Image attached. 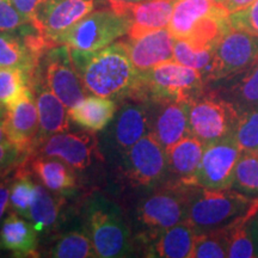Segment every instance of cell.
Returning <instances> with one entry per match:
<instances>
[{"label":"cell","instance_id":"obj_1","mask_svg":"<svg viewBox=\"0 0 258 258\" xmlns=\"http://www.w3.org/2000/svg\"><path fill=\"white\" fill-rule=\"evenodd\" d=\"M71 56L84 88L93 95L108 98L133 95L139 72L121 42L95 51L71 48Z\"/></svg>","mask_w":258,"mask_h":258},{"label":"cell","instance_id":"obj_2","mask_svg":"<svg viewBox=\"0 0 258 258\" xmlns=\"http://www.w3.org/2000/svg\"><path fill=\"white\" fill-rule=\"evenodd\" d=\"M203 84L205 78L199 71L170 60L139 72L132 98L159 104L167 102L190 103L202 95Z\"/></svg>","mask_w":258,"mask_h":258},{"label":"cell","instance_id":"obj_3","mask_svg":"<svg viewBox=\"0 0 258 258\" xmlns=\"http://www.w3.org/2000/svg\"><path fill=\"white\" fill-rule=\"evenodd\" d=\"M256 199L232 188L208 190L196 186L186 220L198 233L218 230L249 212Z\"/></svg>","mask_w":258,"mask_h":258},{"label":"cell","instance_id":"obj_4","mask_svg":"<svg viewBox=\"0 0 258 258\" xmlns=\"http://www.w3.org/2000/svg\"><path fill=\"white\" fill-rule=\"evenodd\" d=\"M86 228L98 257L118 258L132 252L131 232L121 209L109 200L98 196L90 201Z\"/></svg>","mask_w":258,"mask_h":258},{"label":"cell","instance_id":"obj_5","mask_svg":"<svg viewBox=\"0 0 258 258\" xmlns=\"http://www.w3.org/2000/svg\"><path fill=\"white\" fill-rule=\"evenodd\" d=\"M127 17L110 6L92 11L70 30L57 37L56 46L66 44L70 48L84 51H95L105 48L128 34Z\"/></svg>","mask_w":258,"mask_h":258},{"label":"cell","instance_id":"obj_6","mask_svg":"<svg viewBox=\"0 0 258 258\" xmlns=\"http://www.w3.org/2000/svg\"><path fill=\"white\" fill-rule=\"evenodd\" d=\"M196 185L173 182L145 199L138 208V217L147 228L150 238L186 220L189 203Z\"/></svg>","mask_w":258,"mask_h":258},{"label":"cell","instance_id":"obj_7","mask_svg":"<svg viewBox=\"0 0 258 258\" xmlns=\"http://www.w3.org/2000/svg\"><path fill=\"white\" fill-rule=\"evenodd\" d=\"M239 114L233 103L226 98L202 93L190 102V132L206 146L233 134Z\"/></svg>","mask_w":258,"mask_h":258},{"label":"cell","instance_id":"obj_8","mask_svg":"<svg viewBox=\"0 0 258 258\" xmlns=\"http://www.w3.org/2000/svg\"><path fill=\"white\" fill-rule=\"evenodd\" d=\"M258 56V36L230 28L215 47L214 57L205 82L230 80L243 73Z\"/></svg>","mask_w":258,"mask_h":258},{"label":"cell","instance_id":"obj_9","mask_svg":"<svg viewBox=\"0 0 258 258\" xmlns=\"http://www.w3.org/2000/svg\"><path fill=\"white\" fill-rule=\"evenodd\" d=\"M240 154L233 134L206 145L192 184L208 190L231 189Z\"/></svg>","mask_w":258,"mask_h":258},{"label":"cell","instance_id":"obj_10","mask_svg":"<svg viewBox=\"0 0 258 258\" xmlns=\"http://www.w3.org/2000/svg\"><path fill=\"white\" fill-rule=\"evenodd\" d=\"M51 44L31 23L11 31H0V67L19 69L32 77L42 54Z\"/></svg>","mask_w":258,"mask_h":258},{"label":"cell","instance_id":"obj_11","mask_svg":"<svg viewBox=\"0 0 258 258\" xmlns=\"http://www.w3.org/2000/svg\"><path fill=\"white\" fill-rule=\"evenodd\" d=\"M105 0H47L35 16L32 25L55 47L57 37L74 27Z\"/></svg>","mask_w":258,"mask_h":258},{"label":"cell","instance_id":"obj_12","mask_svg":"<svg viewBox=\"0 0 258 258\" xmlns=\"http://www.w3.org/2000/svg\"><path fill=\"white\" fill-rule=\"evenodd\" d=\"M124 167L129 178L137 184L156 185L169 172L166 150L150 132L125 151Z\"/></svg>","mask_w":258,"mask_h":258},{"label":"cell","instance_id":"obj_13","mask_svg":"<svg viewBox=\"0 0 258 258\" xmlns=\"http://www.w3.org/2000/svg\"><path fill=\"white\" fill-rule=\"evenodd\" d=\"M46 80L48 88L66 108H73L85 98V88L82 85L78 72L71 56V48L60 44L50 48L46 59Z\"/></svg>","mask_w":258,"mask_h":258},{"label":"cell","instance_id":"obj_14","mask_svg":"<svg viewBox=\"0 0 258 258\" xmlns=\"http://www.w3.org/2000/svg\"><path fill=\"white\" fill-rule=\"evenodd\" d=\"M175 3L176 0H145L139 3L106 0V5L127 17L129 38H138L169 27Z\"/></svg>","mask_w":258,"mask_h":258},{"label":"cell","instance_id":"obj_15","mask_svg":"<svg viewBox=\"0 0 258 258\" xmlns=\"http://www.w3.org/2000/svg\"><path fill=\"white\" fill-rule=\"evenodd\" d=\"M6 109L4 122L10 140L19 151L27 153L35 146L40 132L37 105L31 86H28L23 95Z\"/></svg>","mask_w":258,"mask_h":258},{"label":"cell","instance_id":"obj_16","mask_svg":"<svg viewBox=\"0 0 258 258\" xmlns=\"http://www.w3.org/2000/svg\"><path fill=\"white\" fill-rule=\"evenodd\" d=\"M97 151V139L86 132L56 133L46 139L40 147L43 157L59 158L74 170H84L91 165Z\"/></svg>","mask_w":258,"mask_h":258},{"label":"cell","instance_id":"obj_17","mask_svg":"<svg viewBox=\"0 0 258 258\" xmlns=\"http://www.w3.org/2000/svg\"><path fill=\"white\" fill-rule=\"evenodd\" d=\"M176 38L164 28L148 32L138 38L121 41L138 72L152 69L161 62L173 60V46Z\"/></svg>","mask_w":258,"mask_h":258},{"label":"cell","instance_id":"obj_18","mask_svg":"<svg viewBox=\"0 0 258 258\" xmlns=\"http://www.w3.org/2000/svg\"><path fill=\"white\" fill-rule=\"evenodd\" d=\"M196 232L188 220L163 231L148 239L147 256L163 258H191Z\"/></svg>","mask_w":258,"mask_h":258},{"label":"cell","instance_id":"obj_19","mask_svg":"<svg viewBox=\"0 0 258 258\" xmlns=\"http://www.w3.org/2000/svg\"><path fill=\"white\" fill-rule=\"evenodd\" d=\"M154 120L152 133L167 150L172 145L191 135L189 124V102L163 103Z\"/></svg>","mask_w":258,"mask_h":258},{"label":"cell","instance_id":"obj_20","mask_svg":"<svg viewBox=\"0 0 258 258\" xmlns=\"http://www.w3.org/2000/svg\"><path fill=\"white\" fill-rule=\"evenodd\" d=\"M203 151L205 145L194 135L185 137L167 148V169L176 177L175 182L194 185V177L201 164Z\"/></svg>","mask_w":258,"mask_h":258},{"label":"cell","instance_id":"obj_21","mask_svg":"<svg viewBox=\"0 0 258 258\" xmlns=\"http://www.w3.org/2000/svg\"><path fill=\"white\" fill-rule=\"evenodd\" d=\"M220 14L230 12L213 0H176L167 29L175 38H185L203 18Z\"/></svg>","mask_w":258,"mask_h":258},{"label":"cell","instance_id":"obj_22","mask_svg":"<svg viewBox=\"0 0 258 258\" xmlns=\"http://www.w3.org/2000/svg\"><path fill=\"white\" fill-rule=\"evenodd\" d=\"M114 140L118 147L127 151L141 138L150 133V116L146 106L125 103L118 111L114 125Z\"/></svg>","mask_w":258,"mask_h":258},{"label":"cell","instance_id":"obj_23","mask_svg":"<svg viewBox=\"0 0 258 258\" xmlns=\"http://www.w3.org/2000/svg\"><path fill=\"white\" fill-rule=\"evenodd\" d=\"M36 228L30 220L11 213L0 228V247L18 256H34L37 247Z\"/></svg>","mask_w":258,"mask_h":258},{"label":"cell","instance_id":"obj_24","mask_svg":"<svg viewBox=\"0 0 258 258\" xmlns=\"http://www.w3.org/2000/svg\"><path fill=\"white\" fill-rule=\"evenodd\" d=\"M117 105L111 98L101 96L85 97L79 104L69 110V117L74 123L91 132L104 129L114 120Z\"/></svg>","mask_w":258,"mask_h":258},{"label":"cell","instance_id":"obj_25","mask_svg":"<svg viewBox=\"0 0 258 258\" xmlns=\"http://www.w3.org/2000/svg\"><path fill=\"white\" fill-rule=\"evenodd\" d=\"M36 105L40 120L38 140L43 141L51 135L66 132L70 127L69 111L66 105L50 91L48 86L36 92Z\"/></svg>","mask_w":258,"mask_h":258},{"label":"cell","instance_id":"obj_26","mask_svg":"<svg viewBox=\"0 0 258 258\" xmlns=\"http://www.w3.org/2000/svg\"><path fill=\"white\" fill-rule=\"evenodd\" d=\"M31 169L42 184L51 191L64 192L76 188L73 169L64 161L41 157L32 161Z\"/></svg>","mask_w":258,"mask_h":258},{"label":"cell","instance_id":"obj_27","mask_svg":"<svg viewBox=\"0 0 258 258\" xmlns=\"http://www.w3.org/2000/svg\"><path fill=\"white\" fill-rule=\"evenodd\" d=\"M230 80L226 99L233 103L239 112L258 110V56L249 69Z\"/></svg>","mask_w":258,"mask_h":258},{"label":"cell","instance_id":"obj_28","mask_svg":"<svg viewBox=\"0 0 258 258\" xmlns=\"http://www.w3.org/2000/svg\"><path fill=\"white\" fill-rule=\"evenodd\" d=\"M50 191L51 190L43 184H36V192L27 219L31 221L37 232L49 230L59 219L62 200L54 196Z\"/></svg>","mask_w":258,"mask_h":258},{"label":"cell","instance_id":"obj_29","mask_svg":"<svg viewBox=\"0 0 258 258\" xmlns=\"http://www.w3.org/2000/svg\"><path fill=\"white\" fill-rule=\"evenodd\" d=\"M232 189L250 198H258V152L241 151L235 165Z\"/></svg>","mask_w":258,"mask_h":258},{"label":"cell","instance_id":"obj_30","mask_svg":"<svg viewBox=\"0 0 258 258\" xmlns=\"http://www.w3.org/2000/svg\"><path fill=\"white\" fill-rule=\"evenodd\" d=\"M215 49H202L192 46L185 38H176L173 46V60L180 64L199 71L203 78L208 73Z\"/></svg>","mask_w":258,"mask_h":258},{"label":"cell","instance_id":"obj_31","mask_svg":"<svg viewBox=\"0 0 258 258\" xmlns=\"http://www.w3.org/2000/svg\"><path fill=\"white\" fill-rule=\"evenodd\" d=\"M50 256L56 258H91L98 257L89 235L73 231L63 235L51 247Z\"/></svg>","mask_w":258,"mask_h":258},{"label":"cell","instance_id":"obj_32","mask_svg":"<svg viewBox=\"0 0 258 258\" xmlns=\"http://www.w3.org/2000/svg\"><path fill=\"white\" fill-rule=\"evenodd\" d=\"M31 76L23 70L0 67V103L6 108L17 101L30 86Z\"/></svg>","mask_w":258,"mask_h":258},{"label":"cell","instance_id":"obj_33","mask_svg":"<svg viewBox=\"0 0 258 258\" xmlns=\"http://www.w3.org/2000/svg\"><path fill=\"white\" fill-rule=\"evenodd\" d=\"M35 192H36V184L29 173L19 172L17 179L10 189V205L14 208L16 213H18L21 217L27 219L29 214V209L32 201H34Z\"/></svg>","mask_w":258,"mask_h":258},{"label":"cell","instance_id":"obj_34","mask_svg":"<svg viewBox=\"0 0 258 258\" xmlns=\"http://www.w3.org/2000/svg\"><path fill=\"white\" fill-rule=\"evenodd\" d=\"M227 245L221 228L198 233L194 244L191 258H225Z\"/></svg>","mask_w":258,"mask_h":258},{"label":"cell","instance_id":"obj_35","mask_svg":"<svg viewBox=\"0 0 258 258\" xmlns=\"http://www.w3.org/2000/svg\"><path fill=\"white\" fill-rule=\"evenodd\" d=\"M233 137L241 151H258V110L239 114Z\"/></svg>","mask_w":258,"mask_h":258},{"label":"cell","instance_id":"obj_36","mask_svg":"<svg viewBox=\"0 0 258 258\" xmlns=\"http://www.w3.org/2000/svg\"><path fill=\"white\" fill-rule=\"evenodd\" d=\"M228 18L232 28L258 36V0L247 8L230 14Z\"/></svg>","mask_w":258,"mask_h":258},{"label":"cell","instance_id":"obj_37","mask_svg":"<svg viewBox=\"0 0 258 258\" xmlns=\"http://www.w3.org/2000/svg\"><path fill=\"white\" fill-rule=\"evenodd\" d=\"M24 17L10 0H0V31H11L29 24Z\"/></svg>","mask_w":258,"mask_h":258},{"label":"cell","instance_id":"obj_38","mask_svg":"<svg viewBox=\"0 0 258 258\" xmlns=\"http://www.w3.org/2000/svg\"><path fill=\"white\" fill-rule=\"evenodd\" d=\"M10 2L32 24L37 11L47 0H10Z\"/></svg>","mask_w":258,"mask_h":258},{"label":"cell","instance_id":"obj_39","mask_svg":"<svg viewBox=\"0 0 258 258\" xmlns=\"http://www.w3.org/2000/svg\"><path fill=\"white\" fill-rule=\"evenodd\" d=\"M25 153L19 151L14 145L0 144V169H5L16 163Z\"/></svg>","mask_w":258,"mask_h":258},{"label":"cell","instance_id":"obj_40","mask_svg":"<svg viewBox=\"0 0 258 258\" xmlns=\"http://www.w3.org/2000/svg\"><path fill=\"white\" fill-rule=\"evenodd\" d=\"M254 2H256V0H224V2H222V5L225 6V9L227 10L230 14H233V12H237L239 11V10L247 8V6H250Z\"/></svg>","mask_w":258,"mask_h":258},{"label":"cell","instance_id":"obj_41","mask_svg":"<svg viewBox=\"0 0 258 258\" xmlns=\"http://www.w3.org/2000/svg\"><path fill=\"white\" fill-rule=\"evenodd\" d=\"M10 203V188L4 182H0V220L4 217Z\"/></svg>","mask_w":258,"mask_h":258},{"label":"cell","instance_id":"obj_42","mask_svg":"<svg viewBox=\"0 0 258 258\" xmlns=\"http://www.w3.org/2000/svg\"><path fill=\"white\" fill-rule=\"evenodd\" d=\"M0 144L3 145H12L10 137L6 131V125L4 121H0Z\"/></svg>","mask_w":258,"mask_h":258},{"label":"cell","instance_id":"obj_43","mask_svg":"<svg viewBox=\"0 0 258 258\" xmlns=\"http://www.w3.org/2000/svg\"><path fill=\"white\" fill-rule=\"evenodd\" d=\"M250 226H251V231H252L253 239H254V243H256L257 252H258V214L252 219V220H251Z\"/></svg>","mask_w":258,"mask_h":258},{"label":"cell","instance_id":"obj_44","mask_svg":"<svg viewBox=\"0 0 258 258\" xmlns=\"http://www.w3.org/2000/svg\"><path fill=\"white\" fill-rule=\"evenodd\" d=\"M6 112H8V109H6V106L4 104H2V103H0V121H4L5 120Z\"/></svg>","mask_w":258,"mask_h":258},{"label":"cell","instance_id":"obj_45","mask_svg":"<svg viewBox=\"0 0 258 258\" xmlns=\"http://www.w3.org/2000/svg\"><path fill=\"white\" fill-rule=\"evenodd\" d=\"M118 2H127V3H139V2H145V0H118Z\"/></svg>","mask_w":258,"mask_h":258},{"label":"cell","instance_id":"obj_46","mask_svg":"<svg viewBox=\"0 0 258 258\" xmlns=\"http://www.w3.org/2000/svg\"><path fill=\"white\" fill-rule=\"evenodd\" d=\"M213 2H215V3H220V4H222V2H224V0H213Z\"/></svg>","mask_w":258,"mask_h":258},{"label":"cell","instance_id":"obj_47","mask_svg":"<svg viewBox=\"0 0 258 258\" xmlns=\"http://www.w3.org/2000/svg\"><path fill=\"white\" fill-rule=\"evenodd\" d=\"M257 152H258V151H257Z\"/></svg>","mask_w":258,"mask_h":258}]
</instances>
